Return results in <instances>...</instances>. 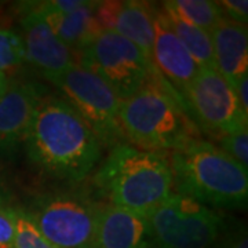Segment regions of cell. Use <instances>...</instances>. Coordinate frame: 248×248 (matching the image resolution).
I'll return each instance as SVG.
<instances>
[{"label": "cell", "instance_id": "6da1fadb", "mask_svg": "<svg viewBox=\"0 0 248 248\" xmlns=\"http://www.w3.org/2000/svg\"><path fill=\"white\" fill-rule=\"evenodd\" d=\"M24 149L29 163L43 175L78 184L97 169L102 145L62 97L47 94L36 109Z\"/></svg>", "mask_w": 248, "mask_h": 248}, {"label": "cell", "instance_id": "7a4b0ae2", "mask_svg": "<svg viewBox=\"0 0 248 248\" xmlns=\"http://www.w3.org/2000/svg\"><path fill=\"white\" fill-rule=\"evenodd\" d=\"M119 119L124 140L145 151L172 152L202 140L182 95L156 69L134 95L120 101Z\"/></svg>", "mask_w": 248, "mask_h": 248}, {"label": "cell", "instance_id": "3957f363", "mask_svg": "<svg viewBox=\"0 0 248 248\" xmlns=\"http://www.w3.org/2000/svg\"><path fill=\"white\" fill-rule=\"evenodd\" d=\"M93 185L105 203L146 217L172 195L170 160L164 152L122 142L99 164Z\"/></svg>", "mask_w": 248, "mask_h": 248}, {"label": "cell", "instance_id": "277c9868", "mask_svg": "<svg viewBox=\"0 0 248 248\" xmlns=\"http://www.w3.org/2000/svg\"><path fill=\"white\" fill-rule=\"evenodd\" d=\"M169 160L178 195L215 208L247 205V170L211 142L197 140L171 152Z\"/></svg>", "mask_w": 248, "mask_h": 248}, {"label": "cell", "instance_id": "5b68a950", "mask_svg": "<svg viewBox=\"0 0 248 248\" xmlns=\"http://www.w3.org/2000/svg\"><path fill=\"white\" fill-rule=\"evenodd\" d=\"M146 218L153 248H211L226 229L221 214L178 193H172Z\"/></svg>", "mask_w": 248, "mask_h": 248}, {"label": "cell", "instance_id": "8992f818", "mask_svg": "<svg viewBox=\"0 0 248 248\" xmlns=\"http://www.w3.org/2000/svg\"><path fill=\"white\" fill-rule=\"evenodd\" d=\"M99 204L80 192H48L25 210L54 248H91Z\"/></svg>", "mask_w": 248, "mask_h": 248}, {"label": "cell", "instance_id": "52a82bcc", "mask_svg": "<svg viewBox=\"0 0 248 248\" xmlns=\"http://www.w3.org/2000/svg\"><path fill=\"white\" fill-rule=\"evenodd\" d=\"M48 81L61 90L62 98L89 124L102 148L112 149L122 143L124 137L119 119L120 99L104 80L80 65H73Z\"/></svg>", "mask_w": 248, "mask_h": 248}, {"label": "cell", "instance_id": "ba28073f", "mask_svg": "<svg viewBox=\"0 0 248 248\" xmlns=\"http://www.w3.org/2000/svg\"><path fill=\"white\" fill-rule=\"evenodd\" d=\"M78 65L104 80L120 101L134 95L155 71L137 46L113 31H102L86 46Z\"/></svg>", "mask_w": 248, "mask_h": 248}, {"label": "cell", "instance_id": "9c48e42d", "mask_svg": "<svg viewBox=\"0 0 248 248\" xmlns=\"http://www.w3.org/2000/svg\"><path fill=\"white\" fill-rule=\"evenodd\" d=\"M182 98L196 125L218 141L248 125L234 90L217 68L200 69Z\"/></svg>", "mask_w": 248, "mask_h": 248}, {"label": "cell", "instance_id": "30bf717a", "mask_svg": "<svg viewBox=\"0 0 248 248\" xmlns=\"http://www.w3.org/2000/svg\"><path fill=\"white\" fill-rule=\"evenodd\" d=\"M43 84L11 79L0 97V156L11 157L24 145L40 101L47 95Z\"/></svg>", "mask_w": 248, "mask_h": 248}, {"label": "cell", "instance_id": "8fae6325", "mask_svg": "<svg viewBox=\"0 0 248 248\" xmlns=\"http://www.w3.org/2000/svg\"><path fill=\"white\" fill-rule=\"evenodd\" d=\"M19 10L25 61L47 80L78 65V54L62 43L43 18L25 3L19 6Z\"/></svg>", "mask_w": 248, "mask_h": 248}, {"label": "cell", "instance_id": "7c38bea8", "mask_svg": "<svg viewBox=\"0 0 248 248\" xmlns=\"http://www.w3.org/2000/svg\"><path fill=\"white\" fill-rule=\"evenodd\" d=\"M152 9L155 24V39L152 50L153 66L161 75V78L179 95H182L186 87L197 76L200 68L177 35L171 31L161 6L152 3Z\"/></svg>", "mask_w": 248, "mask_h": 248}, {"label": "cell", "instance_id": "4fadbf2b", "mask_svg": "<svg viewBox=\"0 0 248 248\" xmlns=\"http://www.w3.org/2000/svg\"><path fill=\"white\" fill-rule=\"evenodd\" d=\"M99 27L102 31H113L137 46L145 58L152 61L155 24L153 9L148 1H98L95 7Z\"/></svg>", "mask_w": 248, "mask_h": 248}, {"label": "cell", "instance_id": "5bb4252c", "mask_svg": "<svg viewBox=\"0 0 248 248\" xmlns=\"http://www.w3.org/2000/svg\"><path fill=\"white\" fill-rule=\"evenodd\" d=\"M91 248H153L148 218L101 203Z\"/></svg>", "mask_w": 248, "mask_h": 248}, {"label": "cell", "instance_id": "9a60e30c", "mask_svg": "<svg viewBox=\"0 0 248 248\" xmlns=\"http://www.w3.org/2000/svg\"><path fill=\"white\" fill-rule=\"evenodd\" d=\"M217 71L233 90L248 75L247 27L223 18L210 32Z\"/></svg>", "mask_w": 248, "mask_h": 248}, {"label": "cell", "instance_id": "2e32d148", "mask_svg": "<svg viewBox=\"0 0 248 248\" xmlns=\"http://www.w3.org/2000/svg\"><path fill=\"white\" fill-rule=\"evenodd\" d=\"M98 1H84L83 6L68 13H37L48 24L63 45L79 54L101 32L95 17ZM27 4V3H25Z\"/></svg>", "mask_w": 248, "mask_h": 248}, {"label": "cell", "instance_id": "e0dca14e", "mask_svg": "<svg viewBox=\"0 0 248 248\" xmlns=\"http://www.w3.org/2000/svg\"><path fill=\"white\" fill-rule=\"evenodd\" d=\"M161 9L171 31L177 35L181 43L185 46L187 53L192 55L197 66L200 69L215 68L211 35L203 29L184 21L182 18L178 17L175 13L163 7V4H161Z\"/></svg>", "mask_w": 248, "mask_h": 248}, {"label": "cell", "instance_id": "ac0fdd59", "mask_svg": "<svg viewBox=\"0 0 248 248\" xmlns=\"http://www.w3.org/2000/svg\"><path fill=\"white\" fill-rule=\"evenodd\" d=\"M163 7L175 13L184 21L203 29L205 32H211L218 22L223 19V14L218 1L210 0H172L161 3Z\"/></svg>", "mask_w": 248, "mask_h": 248}, {"label": "cell", "instance_id": "d6986e66", "mask_svg": "<svg viewBox=\"0 0 248 248\" xmlns=\"http://www.w3.org/2000/svg\"><path fill=\"white\" fill-rule=\"evenodd\" d=\"M25 61V48L21 35L13 29L0 28V73L18 68Z\"/></svg>", "mask_w": 248, "mask_h": 248}, {"label": "cell", "instance_id": "ffe728a7", "mask_svg": "<svg viewBox=\"0 0 248 248\" xmlns=\"http://www.w3.org/2000/svg\"><path fill=\"white\" fill-rule=\"evenodd\" d=\"M16 219V241L14 248H54L36 229L35 223L29 218L25 207L14 205Z\"/></svg>", "mask_w": 248, "mask_h": 248}, {"label": "cell", "instance_id": "44dd1931", "mask_svg": "<svg viewBox=\"0 0 248 248\" xmlns=\"http://www.w3.org/2000/svg\"><path fill=\"white\" fill-rule=\"evenodd\" d=\"M222 151L237 161L244 170L248 166V127L241 128L236 133L225 135L219 140Z\"/></svg>", "mask_w": 248, "mask_h": 248}, {"label": "cell", "instance_id": "7402d4cb", "mask_svg": "<svg viewBox=\"0 0 248 248\" xmlns=\"http://www.w3.org/2000/svg\"><path fill=\"white\" fill-rule=\"evenodd\" d=\"M16 241V219L14 205L0 204V248H14Z\"/></svg>", "mask_w": 248, "mask_h": 248}, {"label": "cell", "instance_id": "603a6c76", "mask_svg": "<svg viewBox=\"0 0 248 248\" xmlns=\"http://www.w3.org/2000/svg\"><path fill=\"white\" fill-rule=\"evenodd\" d=\"M223 17L240 25H247L248 1L247 0H222L218 1Z\"/></svg>", "mask_w": 248, "mask_h": 248}, {"label": "cell", "instance_id": "cb8c5ba5", "mask_svg": "<svg viewBox=\"0 0 248 248\" xmlns=\"http://www.w3.org/2000/svg\"><path fill=\"white\" fill-rule=\"evenodd\" d=\"M219 248H248V237L246 229L243 226H239L234 231L229 232L221 243Z\"/></svg>", "mask_w": 248, "mask_h": 248}, {"label": "cell", "instance_id": "d4e9b609", "mask_svg": "<svg viewBox=\"0 0 248 248\" xmlns=\"http://www.w3.org/2000/svg\"><path fill=\"white\" fill-rule=\"evenodd\" d=\"M234 93H236V97L239 101L241 112L248 117V75L240 79L236 89H234Z\"/></svg>", "mask_w": 248, "mask_h": 248}, {"label": "cell", "instance_id": "484cf974", "mask_svg": "<svg viewBox=\"0 0 248 248\" xmlns=\"http://www.w3.org/2000/svg\"><path fill=\"white\" fill-rule=\"evenodd\" d=\"M7 203H10L9 193L6 192V189H4V184H3L1 177H0V204H7Z\"/></svg>", "mask_w": 248, "mask_h": 248}, {"label": "cell", "instance_id": "4316f807", "mask_svg": "<svg viewBox=\"0 0 248 248\" xmlns=\"http://www.w3.org/2000/svg\"><path fill=\"white\" fill-rule=\"evenodd\" d=\"M7 81H9L7 75H3V73H0V97H1L3 91H4L6 86H7Z\"/></svg>", "mask_w": 248, "mask_h": 248}]
</instances>
